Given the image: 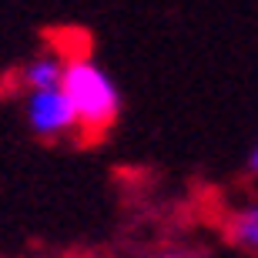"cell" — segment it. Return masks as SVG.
Segmentation results:
<instances>
[{"label": "cell", "instance_id": "cell-3", "mask_svg": "<svg viewBox=\"0 0 258 258\" xmlns=\"http://www.w3.org/2000/svg\"><path fill=\"white\" fill-rule=\"evenodd\" d=\"M221 231L228 245L248 258H258V195H245V198L231 201L225 215H221Z\"/></svg>", "mask_w": 258, "mask_h": 258}, {"label": "cell", "instance_id": "cell-4", "mask_svg": "<svg viewBox=\"0 0 258 258\" xmlns=\"http://www.w3.org/2000/svg\"><path fill=\"white\" fill-rule=\"evenodd\" d=\"M64 71H67V50L44 47L20 67L17 77H20L24 94H34V91H57L64 84Z\"/></svg>", "mask_w": 258, "mask_h": 258}, {"label": "cell", "instance_id": "cell-5", "mask_svg": "<svg viewBox=\"0 0 258 258\" xmlns=\"http://www.w3.org/2000/svg\"><path fill=\"white\" fill-rule=\"evenodd\" d=\"M158 258H208V255H205V248H198V245H188V241H181V245L164 248Z\"/></svg>", "mask_w": 258, "mask_h": 258}, {"label": "cell", "instance_id": "cell-6", "mask_svg": "<svg viewBox=\"0 0 258 258\" xmlns=\"http://www.w3.org/2000/svg\"><path fill=\"white\" fill-rule=\"evenodd\" d=\"M248 171L258 178V141H255V148H251V154H248Z\"/></svg>", "mask_w": 258, "mask_h": 258}, {"label": "cell", "instance_id": "cell-2", "mask_svg": "<svg viewBox=\"0 0 258 258\" xmlns=\"http://www.w3.org/2000/svg\"><path fill=\"white\" fill-rule=\"evenodd\" d=\"M24 121L44 141H71L81 138V124L64 91H34L24 94Z\"/></svg>", "mask_w": 258, "mask_h": 258}, {"label": "cell", "instance_id": "cell-1", "mask_svg": "<svg viewBox=\"0 0 258 258\" xmlns=\"http://www.w3.org/2000/svg\"><path fill=\"white\" fill-rule=\"evenodd\" d=\"M60 91L67 94L81 124V138H104L121 114V91L114 77L87 50H67V71Z\"/></svg>", "mask_w": 258, "mask_h": 258}]
</instances>
